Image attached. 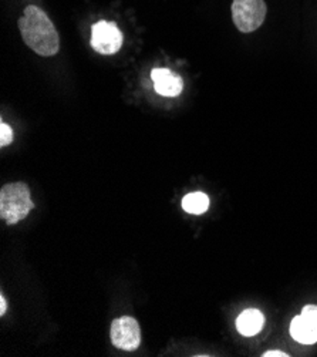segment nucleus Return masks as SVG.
<instances>
[{"label":"nucleus","instance_id":"nucleus-1","mask_svg":"<svg viewBox=\"0 0 317 357\" xmlns=\"http://www.w3.org/2000/svg\"><path fill=\"white\" fill-rule=\"evenodd\" d=\"M19 29L24 43L38 54L50 57L57 54L60 39L49 16L38 6H27L19 20Z\"/></svg>","mask_w":317,"mask_h":357},{"label":"nucleus","instance_id":"nucleus-2","mask_svg":"<svg viewBox=\"0 0 317 357\" xmlns=\"http://www.w3.org/2000/svg\"><path fill=\"white\" fill-rule=\"evenodd\" d=\"M33 208L30 190L24 183L8 184L0 191V215L6 224L15 225L20 222Z\"/></svg>","mask_w":317,"mask_h":357},{"label":"nucleus","instance_id":"nucleus-3","mask_svg":"<svg viewBox=\"0 0 317 357\" xmlns=\"http://www.w3.org/2000/svg\"><path fill=\"white\" fill-rule=\"evenodd\" d=\"M266 13L268 6L265 0H233L232 2V20L242 33L258 30L263 24Z\"/></svg>","mask_w":317,"mask_h":357},{"label":"nucleus","instance_id":"nucleus-4","mask_svg":"<svg viewBox=\"0 0 317 357\" xmlns=\"http://www.w3.org/2000/svg\"><path fill=\"white\" fill-rule=\"evenodd\" d=\"M124 42L123 31L114 22L100 20L91 29V47L100 54L117 53Z\"/></svg>","mask_w":317,"mask_h":357},{"label":"nucleus","instance_id":"nucleus-5","mask_svg":"<svg viewBox=\"0 0 317 357\" xmlns=\"http://www.w3.org/2000/svg\"><path fill=\"white\" fill-rule=\"evenodd\" d=\"M111 342L117 349L132 351L139 346L141 342V331L138 322L134 317L123 316L116 319L111 324L110 329Z\"/></svg>","mask_w":317,"mask_h":357},{"label":"nucleus","instance_id":"nucleus-6","mask_svg":"<svg viewBox=\"0 0 317 357\" xmlns=\"http://www.w3.org/2000/svg\"><path fill=\"white\" fill-rule=\"evenodd\" d=\"M292 337L303 344H313L317 342V306L307 305L302 313L296 316L291 324Z\"/></svg>","mask_w":317,"mask_h":357},{"label":"nucleus","instance_id":"nucleus-7","mask_svg":"<svg viewBox=\"0 0 317 357\" xmlns=\"http://www.w3.org/2000/svg\"><path fill=\"white\" fill-rule=\"evenodd\" d=\"M151 79L154 82L155 91L164 97H177L181 94L184 87L183 79L173 75L168 68H154L151 71Z\"/></svg>","mask_w":317,"mask_h":357},{"label":"nucleus","instance_id":"nucleus-8","mask_svg":"<svg viewBox=\"0 0 317 357\" xmlns=\"http://www.w3.org/2000/svg\"><path fill=\"white\" fill-rule=\"evenodd\" d=\"M265 325V317L258 309H246L236 319L238 332L243 336L258 335Z\"/></svg>","mask_w":317,"mask_h":357},{"label":"nucleus","instance_id":"nucleus-9","mask_svg":"<svg viewBox=\"0 0 317 357\" xmlns=\"http://www.w3.org/2000/svg\"><path fill=\"white\" fill-rule=\"evenodd\" d=\"M183 208L192 215H201L209 208V198L203 192H192L184 197Z\"/></svg>","mask_w":317,"mask_h":357},{"label":"nucleus","instance_id":"nucleus-10","mask_svg":"<svg viewBox=\"0 0 317 357\" xmlns=\"http://www.w3.org/2000/svg\"><path fill=\"white\" fill-rule=\"evenodd\" d=\"M12 141H13V131H12V128L8 124L2 123V124H0V147L9 146Z\"/></svg>","mask_w":317,"mask_h":357},{"label":"nucleus","instance_id":"nucleus-11","mask_svg":"<svg viewBox=\"0 0 317 357\" xmlns=\"http://www.w3.org/2000/svg\"><path fill=\"white\" fill-rule=\"evenodd\" d=\"M262 356L263 357H288L289 354H286L284 351H279V350H269V351H265Z\"/></svg>","mask_w":317,"mask_h":357},{"label":"nucleus","instance_id":"nucleus-12","mask_svg":"<svg viewBox=\"0 0 317 357\" xmlns=\"http://www.w3.org/2000/svg\"><path fill=\"white\" fill-rule=\"evenodd\" d=\"M8 310V303H6V299L5 296H0V314H5Z\"/></svg>","mask_w":317,"mask_h":357}]
</instances>
